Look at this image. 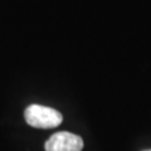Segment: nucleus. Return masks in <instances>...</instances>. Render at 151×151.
<instances>
[{
  "label": "nucleus",
  "mask_w": 151,
  "mask_h": 151,
  "mask_svg": "<svg viewBox=\"0 0 151 151\" xmlns=\"http://www.w3.org/2000/svg\"><path fill=\"white\" fill-rule=\"evenodd\" d=\"M44 147L45 151H82L83 140L78 135L62 131L52 135Z\"/></svg>",
  "instance_id": "f03ea898"
},
{
  "label": "nucleus",
  "mask_w": 151,
  "mask_h": 151,
  "mask_svg": "<svg viewBox=\"0 0 151 151\" xmlns=\"http://www.w3.org/2000/svg\"><path fill=\"white\" fill-rule=\"evenodd\" d=\"M24 119L28 125L35 129H54L62 124L63 116L52 107L30 105L25 108Z\"/></svg>",
  "instance_id": "f257e3e1"
},
{
  "label": "nucleus",
  "mask_w": 151,
  "mask_h": 151,
  "mask_svg": "<svg viewBox=\"0 0 151 151\" xmlns=\"http://www.w3.org/2000/svg\"><path fill=\"white\" fill-rule=\"evenodd\" d=\"M145 151H151V150H145Z\"/></svg>",
  "instance_id": "7ed1b4c3"
}]
</instances>
